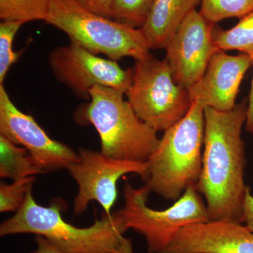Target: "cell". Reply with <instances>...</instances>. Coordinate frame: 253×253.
<instances>
[{"mask_svg": "<svg viewBox=\"0 0 253 253\" xmlns=\"http://www.w3.org/2000/svg\"><path fill=\"white\" fill-rule=\"evenodd\" d=\"M210 23L200 11H191L166 45V62L173 78L189 89L201 79L213 55L219 50L214 44Z\"/></svg>", "mask_w": 253, "mask_h": 253, "instance_id": "cell-11", "label": "cell"}, {"mask_svg": "<svg viewBox=\"0 0 253 253\" xmlns=\"http://www.w3.org/2000/svg\"><path fill=\"white\" fill-rule=\"evenodd\" d=\"M248 99L229 111L205 108L202 170L196 188L206 200L210 220L244 224V208L250 187L244 181L246 166L243 127Z\"/></svg>", "mask_w": 253, "mask_h": 253, "instance_id": "cell-1", "label": "cell"}, {"mask_svg": "<svg viewBox=\"0 0 253 253\" xmlns=\"http://www.w3.org/2000/svg\"><path fill=\"white\" fill-rule=\"evenodd\" d=\"M252 67L253 69V57L252 58ZM245 126L246 130L253 134V76L251 91L248 99L247 118H246Z\"/></svg>", "mask_w": 253, "mask_h": 253, "instance_id": "cell-25", "label": "cell"}, {"mask_svg": "<svg viewBox=\"0 0 253 253\" xmlns=\"http://www.w3.org/2000/svg\"><path fill=\"white\" fill-rule=\"evenodd\" d=\"M204 111L194 100L186 116L164 131L146 161L144 182L150 192L176 201L186 189L196 186L202 170Z\"/></svg>", "mask_w": 253, "mask_h": 253, "instance_id": "cell-3", "label": "cell"}, {"mask_svg": "<svg viewBox=\"0 0 253 253\" xmlns=\"http://www.w3.org/2000/svg\"><path fill=\"white\" fill-rule=\"evenodd\" d=\"M78 159L66 169L78 186L73 208L76 214H83L91 201L101 205L106 215L118 198V182L123 176L136 174L143 181L147 174L146 162L124 161L108 157L101 152L79 149Z\"/></svg>", "mask_w": 253, "mask_h": 253, "instance_id": "cell-8", "label": "cell"}, {"mask_svg": "<svg viewBox=\"0 0 253 253\" xmlns=\"http://www.w3.org/2000/svg\"><path fill=\"white\" fill-rule=\"evenodd\" d=\"M42 174L27 150L0 134V176L13 181Z\"/></svg>", "mask_w": 253, "mask_h": 253, "instance_id": "cell-15", "label": "cell"}, {"mask_svg": "<svg viewBox=\"0 0 253 253\" xmlns=\"http://www.w3.org/2000/svg\"><path fill=\"white\" fill-rule=\"evenodd\" d=\"M0 134L27 150L42 173L66 169L78 159L70 146L51 139L31 115L18 109L0 84Z\"/></svg>", "mask_w": 253, "mask_h": 253, "instance_id": "cell-10", "label": "cell"}, {"mask_svg": "<svg viewBox=\"0 0 253 253\" xmlns=\"http://www.w3.org/2000/svg\"><path fill=\"white\" fill-rule=\"evenodd\" d=\"M44 21L66 34L70 42L114 61H136L151 53L141 28L96 14L77 0H51Z\"/></svg>", "mask_w": 253, "mask_h": 253, "instance_id": "cell-5", "label": "cell"}, {"mask_svg": "<svg viewBox=\"0 0 253 253\" xmlns=\"http://www.w3.org/2000/svg\"><path fill=\"white\" fill-rule=\"evenodd\" d=\"M154 0H114L113 19L141 28L147 20Z\"/></svg>", "mask_w": 253, "mask_h": 253, "instance_id": "cell-19", "label": "cell"}, {"mask_svg": "<svg viewBox=\"0 0 253 253\" xmlns=\"http://www.w3.org/2000/svg\"><path fill=\"white\" fill-rule=\"evenodd\" d=\"M244 224L253 232V195L248 191L244 208Z\"/></svg>", "mask_w": 253, "mask_h": 253, "instance_id": "cell-24", "label": "cell"}, {"mask_svg": "<svg viewBox=\"0 0 253 253\" xmlns=\"http://www.w3.org/2000/svg\"><path fill=\"white\" fill-rule=\"evenodd\" d=\"M214 44L221 51L236 50L253 57V10L240 19L229 30L214 27L212 30Z\"/></svg>", "mask_w": 253, "mask_h": 253, "instance_id": "cell-16", "label": "cell"}, {"mask_svg": "<svg viewBox=\"0 0 253 253\" xmlns=\"http://www.w3.org/2000/svg\"><path fill=\"white\" fill-rule=\"evenodd\" d=\"M63 208L60 200L49 206H41L31 191L21 209L1 223L0 236L36 234L68 253H135L116 212L111 216L104 213L91 226L81 228L63 219Z\"/></svg>", "mask_w": 253, "mask_h": 253, "instance_id": "cell-2", "label": "cell"}, {"mask_svg": "<svg viewBox=\"0 0 253 253\" xmlns=\"http://www.w3.org/2000/svg\"><path fill=\"white\" fill-rule=\"evenodd\" d=\"M51 0H0L1 21L22 23L44 21Z\"/></svg>", "mask_w": 253, "mask_h": 253, "instance_id": "cell-17", "label": "cell"}, {"mask_svg": "<svg viewBox=\"0 0 253 253\" xmlns=\"http://www.w3.org/2000/svg\"><path fill=\"white\" fill-rule=\"evenodd\" d=\"M22 25L11 21H1L0 23V84H4L10 68L21 56V52L13 49V43Z\"/></svg>", "mask_w": 253, "mask_h": 253, "instance_id": "cell-20", "label": "cell"}, {"mask_svg": "<svg viewBox=\"0 0 253 253\" xmlns=\"http://www.w3.org/2000/svg\"><path fill=\"white\" fill-rule=\"evenodd\" d=\"M162 253H253V232L234 221L196 223L179 231Z\"/></svg>", "mask_w": 253, "mask_h": 253, "instance_id": "cell-13", "label": "cell"}, {"mask_svg": "<svg viewBox=\"0 0 253 253\" xmlns=\"http://www.w3.org/2000/svg\"><path fill=\"white\" fill-rule=\"evenodd\" d=\"M49 64L60 83L88 101L94 86L112 88L126 94L132 80L131 68L123 69L117 61L104 59L71 42L53 49L49 54Z\"/></svg>", "mask_w": 253, "mask_h": 253, "instance_id": "cell-9", "label": "cell"}, {"mask_svg": "<svg viewBox=\"0 0 253 253\" xmlns=\"http://www.w3.org/2000/svg\"><path fill=\"white\" fill-rule=\"evenodd\" d=\"M86 9L96 14L113 19V5L114 0H77Z\"/></svg>", "mask_w": 253, "mask_h": 253, "instance_id": "cell-22", "label": "cell"}, {"mask_svg": "<svg viewBox=\"0 0 253 253\" xmlns=\"http://www.w3.org/2000/svg\"><path fill=\"white\" fill-rule=\"evenodd\" d=\"M35 176L16 179L10 184H0V211L17 212L22 207L28 193L32 191Z\"/></svg>", "mask_w": 253, "mask_h": 253, "instance_id": "cell-21", "label": "cell"}, {"mask_svg": "<svg viewBox=\"0 0 253 253\" xmlns=\"http://www.w3.org/2000/svg\"><path fill=\"white\" fill-rule=\"evenodd\" d=\"M127 101L143 122L165 131L186 116L192 104L189 90L174 81L166 60L150 53L136 60Z\"/></svg>", "mask_w": 253, "mask_h": 253, "instance_id": "cell-7", "label": "cell"}, {"mask_svg": "<svg viewBox=\"0 0 253 253\" xmlns=\"http://www.w3.org/2000/svg\"><path fill=\"white\" fill-rule=\"evenodd\" d=\"M150 193L145 184L134 188L126 182L124 206L116 212L126 231L132 229L144 236L149 253H162L183 228L210 221L206 203L196 186L186 189L163 211L148 206Z\"/></svg>", "mask_w": 253, "mask_h": 253, "instance_id": "cell-6", "label": "cell"}, {"mask_svg": "<svg viewBox=\"0 0 253 253\" xmlns=\"http://www.w3.org/2000/svg\"><path fill=\"white\" fill-rule=\"evenodd\" d=\"M251 66L249 55H230L218 50L201 79L188 89L191 100L199 101L204 108L231 111L235 107L240 86Z\"/></svg>", "mask_w": 253, "mask_h": 253, "instance_id": "cell-12", "label": "cell"}, {"mask_svg": "<svg viewBox=\"0 0 253 253\" xmlns=\"http://www.w3.org/2000/svg\"><path fill=\"white\" fill-rule=\"evenodd\" d=\"M125 93L96 86L76 121L90 124L99 134L101 152L108 157L146 162L157 147V131L138 117Z\"/></svg>", "mask_w": 253, "mask_h": 253, "instance_id": "cell-4", "label": "cell"}, {"mask_svg": "<svg viewBox=\"0 0 253 253\" xmlns=\"http://www.w3.org/2000/svg\"><path fill=\"white\" fill-rule=\"evenodd\" d=\"M201 0H154L141 28L150 49H165L182 21Z\"/></svg>", "mask_w": 253, "mask_h": 253, "instance_id": "cell-14", "label": "cell"}, {"mask_svg": "<svg viewBox=\"0 0 253 253\" xmlns=\"http://www.w3.org/2000/svg\"><path fill=\"white\" fill-rule=\"evenodd\" d=\"M201 14L215 24L229 18L244 17L253 10V0H201Z\"/></svg>", "mask_w": 253, "mask_h": 253, "instance_id": "cell-18", "label": "cell"}, {"mask_svg": "<svg viewBox=\"0 0 253 253\" xmlns=\"http://www.w3.org/2000/svg\"><path fill=\"white\" fill-rule=\"evenodd\" d=\"M36 241L37 249L33 253H68L59 249L43 236H37Z\"/></svg>", "mask_w": 253, "mask_h": 253, "instance_id": "cell-23", "label": "cell"}]
</instances>
